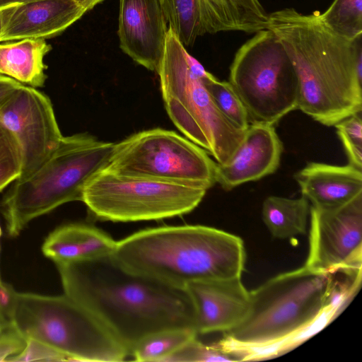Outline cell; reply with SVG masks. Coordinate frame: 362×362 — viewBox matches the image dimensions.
Returning a JSON list of instances; mask_svg holds the SVG:
<instances>
[{
	"label": "cell",
	"mask_w": 362,
	"mask_h": 362,
	"mask_svg": "<svg viewBox=\"0 0 362 362\" xmlns=\"http://www.w3.org/2000/svg\"><path fill=\"white\" fill-rule=\"evenodd\" d=\"M117 242L93 226L71 223L56 228L45 239L43 255L55 264L112 254Z\"/></svg>",
	"instance_id": "cell-18"
},
{
	"label": "cell",
	"mask_w": 362,
	"mask_h": 362,
	"mask_svg": "<svg viewBox=\"0 0 362 362\" xmlns=\"http://www.w3.org/2000/svg\"><path fill=\"white\" fill-rule=\"evenodd\" d=\"M334 274L305 266L279 274L250 292L246 318L217 344L238 361L279 356L327 326L343 308L329 303Z\"/></svg>",
	"instance_id": "cell-2"
},
{
	"label": "cell",
	"mask_w": 362,
	"mask_h": 362,
	"mask_svg": "<svg viewBox=\"0 0 362 362\" xmlns=\"http://www.w3.org/2000/svg\"><path fill=\"white\" fill-rule=\"evenodd\" d=\"M334 127L345 150L349 164L362 170L361 112L354 114L342 119Z\"/></svg>",
	"instance_id": "cell-26"
},
{
	"label": "cell",
	"mask_w": 362,
	"mask_h": 362,
	"mask_svg": "<svg viewBox=\"0 0 362 362\" xmlns=\"http://www.w3.org/2000/svg\"><path fill=\"white\" fill-rule=\"evenodd\" d=\"M310 205L306 198L269 196L262 204L263 222L276 238L286 239L305 233Z\"/></svg>",
	"instance_id": "cell-21"
},
{
	"label": "cell",
	"mask_w": 362,
	"mask_h": 362,
	"mask_svg": "<svg viewBox=\"0 0 362 362\" xmlns=\"http://www.w3.org/2000/svg\"><path fill=\"white\" fill-rule=\"evenodd\" d=\"M284 46L299 84L298 109L328 127L362 110V76L356 68L359 36L340 37L319 11L304 15L293 8L268 14L267 28Z\"/></svg>",
	"instance_id": "cell-3"
},
{
	"label": "cell",
	"mask_w": 362,
	"mask_h": 362,
	"mask_svg": "<svg viewBox=\"0 0 362 362\" xmlns=\"http://www.w3.org/2000/svg\"><path fill=\"white\" fill-rule=\"evenodd\" d=\"M22 158L17 142L0 124V192L21 175Z\"/></svg>",
	"instance_id": "cell-27"
},
{
	"label": "cell",
	"mask_w": 362,
	"mask_h": 362,
	"mask_svg": "<svg viewBox=\"0 0 362 362\" xmlns=\"http://www.w3.org/2000/svg\"><path fill=\"white\" fill-rule=\"evenodd\" d=\"M168 30L159 0H119V46L136 63L158 73Z\"/></svg>",
	"instance_id": "cell-13"
},
{
	"label": "cell",
	"mask_w": 362,
	"mask_h": 362,
	"mask_svg": "<svg viewBox=\"0 0 362 362\" xmlns=\"http://www.w3.org/2000/svg\"><path fill=\"white\" fill-rule=\"evenodd\" d=\"M309 252L313 271L333 274L361 272L362 194L336 208L310 206Z\"/></svg>",
	"instance_id": "cell-11"
},
{
	"label": "cell",
	"mask_w": 362,
	"mask_h": 362,
	"mask_svg": "<svg viewBox=\"0 0 362 362\" xmlns=\"http://www.w3.org/2000/svg\"><path fill=\"white\" fill-rule=\"evenodd\" d=\"M185 288L194 305L198 334L228 332L249 313L250 292L241 277L194 281Z\"/></svg>",
	"instance_id": "cell-14"
},
{
	"label": "cell",
	"mask_w": 362,
	"mask_h": 362,
	"mask_svg": "<svg viewBox=\"0 0 362 362\" xmlns=\"http://www.w3.org/2000/svg\"><path fill=\"white\" fill-rule=\"evenodd\" d=\"M13 328L64 354L68 361H122L127 349L82 305L64 294L18 293Z\"/></svg>",
	"instance_id": "cell-7"
},
{
	"label": "cell",
	"mask_w": 362,
	"mask_h": 362,
	"mask_svg": "<svg viewBox=\"0 0 362 362\" xmlns=\"http://www.w3.org/2000/svg\"><path fill=\"white\" fill-rule=\"evenodd\" d=\"M114 257L125 268L185 288L192 282L241 277L242 239L201 225L148 228L117 242Z\"/></svg>",
	"instance_id": "cell-4"
},
{
	"label": "cell",
	"mask_w": 362,
	"mask_h": 362,
	"mask_svg": "<svg viewBox=\"0 0 362 362\" xmlns=\"http://www.w3.org/2000/svg\"><path fill=\"white\" fill-rule=\"evenodd\" d=\"M202 81L223 115L237 129L245 132L250 123L248 114L230 83L219 81L209 72L202 77Z\"/></svg>",
	"instance_id": "cell-25"
},
{
	"label": "cell",
	"mask_w": 362,
	"mask_h": 362,
	"mask_svg": "<svg viewBox=\"0 0 362 362\" xmlns=\"http://www.w3.org/2000/svg\"><path fill=\"white\" fill-rule=\"evenodd\" d=\"M78 3L83 7L86 11L91 10L95 6L100 3L103 0H77Z\"/></svg>",
	"instance_id": "cell-34"
},
{
	"label": "cell",
	"mask_w": 362,
	"mask_h": 362,
	"mask_svg": "<svg viewBox=\"0 0 362 362\" xmlns=\"http://www.w3.org/2000/svg\"><path fill=\"white\" fill-rule=\"evenodd\" d=\"M25 346V339L13 328L0 333V361L21 352Z\"/></svg>",
	"instance_id": "cell-30"
},
{
	"label": "cell",
	"mask_w": 362,
	"mask_h": 362,
	"mask_svg": "<svg viewBox=\"0 0 362 362\" xmlns=\"http://www.w3.org/2000/svg\"><path fill=\"white\" fill-rule=\"evenodd\" d=\"M294 179L301 195L316 208L339 207L362 194V170L349 163L310 162L295 174Z\"/></svg>",
	"instance_id": "cell-17"
},
{
	"label": "cell",
	"mask_w": 362,
	"mask_h": 362,
	"mask_svg": "<svg viewBox=\"0 0 362 362\" xmlns=\"http://www.w3.org/2000/svg\"><path fill=\"white\" fill-rule=\"evenodd\" d=\"M114 143L80 133L63 136L34 173L16 180L2 200L7 234L18 237L34 218L82 199L87 183L108 164Z\"/></svg>",
	"instance_id": "cell-5"
},
{
	"label": "cell",
	"mask_w": 362,
	"mask_h": 362,
	"mask_svg": "<svg viewBox=\"0 0 362 362\" xmlns=\"http://www.w3.org/2000/svg\"><path fill=\"white\" fill-rule=\"evenodd\" d=\"M21 85L14 79L0 74V106Z\"/></svg>",
	"instance_id": "cell-32"
},
{
	"label": "cell",
	"mask_w": 362,
	"mask_h": 362,
	"mask_svg": "<svg viewBox=\"0 0 362 362\" xmlns=\"http://www.w3.org/2000/svg\"><path fill=\"white\" fill-rule=\"evenodd\" d=\"M55 265L64 294L96 317L129 356L141 339L156 332L196 329L194 305L185 288L130 271L113 253Z\"/></svg>",
	"instance_id": "cell-1"
},
{
	"label": "cell",
	"mask_w": 362,
	"mask_h": 362,
	"mask_svg": "<svg viewBox=\"0 0 362 362\" xmlns=\"http://www.w3.org/2000/svg\"><path fill=\"white\" fill-rule=\"evenodd\" d=\"M168 29L184 47L206 33L199 0H159Z\"/></svg>",
	"instance_id": "cell-22"
},
{
	"label": "cell",
	"mask_w": 362,
	"mask_h": 362,
	"mask_svg": "<svg viewBox=\"0 0 362 362\" xmlns=\"http://www.w3.org/2000/svg\"><path fill=\"white\" fill-rule=\"evenodd\" d=\"M6 361H68L67 357L57 349L34 338H27L25 346L18 354L10 356Z\"/></svg>",
	"instance_id": "cell-29"
},
{
	"label": "cell",
	"mask_w": 362,
	"mask_h": 362,
	"mask_svg": "<svg viewBox=\"0 0 362 362\" xmlns=\"http://www.w3.org/2000/svg\"><path fill=\"white\" fill-rule=\"evenodd\" d=\"M1 235H2V230H1V227L0 226V240H1ZM0 252H1V243H0ZM0 279H1V274H0Z\"/></svg>",
	"instance_id": "cell-36"
},
{
	"label": "cell",
	"mask_w": 362,
	"mask_h": 362,
	"mask_svg": "<svg viewBox=\"0 0 362 362\" xmlns=\"http://www.w3.org/2000/svg\"><path fill=\"white\" fill-rule=\"evenodd\" d=\"M250 123L274 125L298 110L300 84L286 49L273 32L259 30L236 52L229 81Z\"/></svg>",
	"instance_id": "cell-8"
},
{
	"label": "cell",
	"mask_w": 362,
	"mask_h": 362,
	"mask_svg": "<svg viewBox=\"0 0 362 362\" xmlns=\"http://www.w3.org/2000/svg\"><path fill=\"white\" fill-rule=\"evenodd\" d=\"M13 328L12 324L0 314V333Z\"/></svg>",
	"instance_id": "cell-35"
},
{
	"label": "cell",
	"mask_w": 362,
	"mask_h": 362,
	"mask_svg": "<svg viewBox=\"0 0 362 362\" xmlns=\"http://www.w3.org/2000/svg\"><path fill=\"white\" fill-rule=\"evenodd\" d=\"M177 361H238L217 343L207 345L194 338L165 358L164 362Z\"/></svg>",
	"instance_id": "cell-28"
},
{
	"label": "cell",
	"mask_w": 362,
	"mask_h": 362,
	"mask_svg": "<svg viewBox=\"0 0 362 362\" xmlns=\"http://www.w3.org/2000/svg\"><path fill=\"white\" fill-rule=\"evenodd\" d=\"M18 293L12 285L0 279V314L11 324L17 305Z\"/></svg>",
	"instance_id": "cell-31"
},
{
	"label": "cell",
	"mask_w": 362,
	"mask_h": 362,
	"mask_svg": "<svg viewBox=\"0 0 362 362\" xmlns=\"http://www.w3.org/2000/svg\"><path fill=\"white\" fill-rule=\"evenodd\" d=\"M206 33H255L267 28L268 14L259 0H199Z\"/></svg>",
	"instance_id": "cell-19"
},
{
	"label": "cell",
	"mask_w": 362,
	"mask_h": 362,
	"mask_svg": "<svg viewBox=\"0 0 362 362\" xmlns=\"http://www.w3.org/2000/svg\"><path fill=\"white\" fill-rule=\"evenodd\" d=\"M86 12L77 0H38L1 8L0 42L54 37Z\"/></svg>",
	"instance_id": "cell-16"
},
{
	"label": "cell",
	"mask_w": 362,
	"mask_h": 362,
	"mask_svg": "<svg viewBox=\"0 0 362 362\" xmlns=\"http://www.w3.org/2000/svg\"><path fill=\"white\" fill-rule=\"evenodd\" d=\"M198 335L192 327L171 328L153 333L141 339L130 356L136 361H162Z\"/></svg>",
	"instance_id": "cell-23"
},
{
	"label": "cell",
	"mask_w": 362,
	"mask_h": 362,
	"mask_svg": "<svg viewBox=\"0 0 362 362\" xmlns=\"http://www.w3.org/2000/svg\"><path fill=\"white\" fill-rule=\"evenodd\" d=\"M217 166L202 148L175 132L155 128L114 144L106 169L130 176L210 189Z\"/></svg>",
	"instance_id": "cell-10"
},
{
	"label": "cell",
	"mask_w": 362,
	"mask_h": 362,
	"mask_svg": "<svg viewBox=\"0 0 362 362\" xmlns=\"http://www.w3.org/2000/svg\"><path fill=\"white\" fill-rule=\"evenodd\" d=\"M207 189L105 168L86 185L81 202L95 218L114 222L155 221L193 211Z\"/></svg>",
	"instance_id": "cell-9"
},
{
	"label": "cell",
	"mask_w": 362,
	"mask_h": 362,
	"mask_svg": "<svg viewBox=\"0 0 362 362\" xmlns=\"http://www.w3.org/2000/svg\"><path fill=\"white\" fill-rule=\"evenodd\" d=\"M0 124L17 142L23 180L42 165L58 147L63 136L49 98L22 84L0 106Z\"/></svg>",
	"instance_id": "cell-12"
},
{
	"label": "cell",
	"mask_w": 362,
	"mask_h": 362,
	"mask_svg": "<svg viewBox=\"0 0 362 362\" xmlns=\"http://www.w3.org/2000/svg\"><path fill=\"white\" fill-rule=\"evenodd\" d=\"M321 18L334 33L353 41L362 35V0H334Z\"/></svg>",
	"instance_id": "cell-24"
},
{
	"label": "cell",
	"mask_w": 362,
	"mask_h": 362,
	"mask_svg": "<svg viewBox=\"0 0 362 362\" xmlns=\"http://www.w3.org/2000/svg\"><path fill=\"white\" fill-rule=\"evenodd\" d=\"M282 151L283 144L274 125L250 123L227 161L217 163L216 184L230 190L269 175L278 169Z\"/></svg>",
	"instance_id": "cell-15"
},
{
	"label": "cell",
	"mask_w": 362,
	"mask_h": 362,
	"mask_svg": "<svg viewBox=\"0 0 362 362\" xmlns=\"http://www.w3.org/2000/svg\"><path fill=\"white\" fill-rule=\"evenodd\" d=\"M1 33V16H0V35Z\"/></svg>",
	"instance_id": "cell-37"
},
{
	"label": "cell",
	"mask_w": 362,
	"mask_h": 362,
	"mask_svg": "<svg viewBox=\"0 0 362 362\" xmlns=\"http://www.w3.org/2000/svg\"><path fill=\"white\" fill-rule=\"evenodd\" d=\"M207 72L168 29L158 71L167 113L188 139L223 164L245 132L233 125L215 104L202 81Z\"/></svg>",
	"instance_id": "cell-6"
},
{
	"label": "cell",
	"mask_w": 362,
	"mask_h": 362,
	"mask_svg": "<svg viewBox=\"0 0 362 362\" xmlns=\"http://www.w3.org/2000/svg\"><path fill=\"white\" fill-rule=\"evenodd\" d=\"M35 1L38 0H0V9L11 6L25 4Z\"/></svg>",
	"instance_id": "cell-33"
},
{
	"label": "cell",
	"mask_w": 362,
	"mask_h": 362,
	"mask_svg": "<svg viewBox=\"0 0 362 362\" xmlns=\"http://www.w3.org/2000/svg\"><path fill=\"white\" fill-rule=\"evenodd\" d=\"M51 49L43 38L0 42V74L25 86L41 88L47 79L44 57Z\"/></svg>",
	"instance_id": "cell-20"
}]
</instances>
